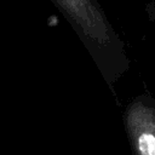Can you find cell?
<instances>
[{
	"instance_id": "cell-1",
	"label": "cell",
	"mask_w": 155,
	"mask_h": 155,
	"mask_svg": "<svg viewBox=\"0 0 155 155\" xmlns=\"http://www.w3.org/2000/svg\"><path fill=\"white\" fill-rule=\"evenodd\" d=\"M124 124L132 155H155V104L150 96L142 94L126 107Z\"/></svg>"
}]
</instances>
